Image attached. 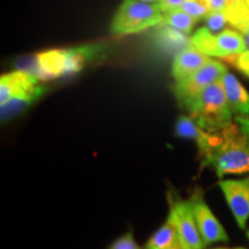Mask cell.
<instances>
[{
    "label": "cell",
    "instance_id": "cell-5",
    "mask_svg": "<svg viewBox=\"0 0 249 249\" xmlns=\"http://www.w3.org/2000/svg\"><path fill=\"white\" fill-rule=\"evenodd\" d=\"M192 44L209 57L229 58L248 49L245 36L236 29H225L214 34L202 27L192 36Z\"/></svg>",
    "mask_w": 249,
    "mask_h": 249
},
{
    "label": "cell",
    "instance_id": "cell-1",
    "mask_svg": "<svg viewBox=\"0 0 249 249\" xmlns=\"http://www.w3.org/2000/svg\"><path fill=\"white\" fill-rule=\"evenodd\" d=\"M197 148L203 166L211 167L219 178L249 172V118L233 117L223 128L208 132Z\"/></svg>",
    "mask_w": 249,
    "mask_h": 249
},
{
    "label": "cell",
    "instance_id": "cell-28",
    "mask_svg": "<svg viewBox=\"0 0 249 249\" xmlns=\"http://www.w3.org/2000/svg\"><path fill=\"white\" fill-rule=\"evenodd\" d=\"M185 248H186V249H189V248H187V247H185Z\"/></svg>",
    "mask_w": 249,
    "mask_h": 249
},
{
    "label": "cell",
    "instance_id": "cell-14",
    "mask_svg": "<svg viewBox=\"0 0 249 249\" xmlns=\"http://www.w3.org/2000/svg\"><path fill=\"white\" fill-rule=\"evenodd\" d=\"M158 29V40H160V45L167 51H181L188 45L192 44V38H188L187 34H183L181 31H178L173 28L165 23H160L157 26Z\"/></svg>",
    "mask_w": 249,
    "mask_h": 249
},
{
    "label": "cell",
    "instance_id": "cell-7",
    "mask_svg": "<svg viewBox=\"0 0 249 249\" xmlns=\"http://www.w3.org/2000/svg\"><path fill=\"white\" fill-rule=\"evenodd\" d=\"M169 216L176 225L177 232L183 246L189 249H203L205 247L196 223L191 198H177L170 205Z\"/></svg>",
    "mask_w": 249,
    "mask_h": 249
},
{
    "label": "cell",
    "instance_id": "cell-4",
    "mask_svg": "<svg viewBox=\"0 0 249 249\" xmlns=\"http://www.w3.org/2000/svg\"><path fill=\"white\" fill-rule=\"evenodd\" d=\"M164 12L160 4L142 0H124L111 23L114 35H129L163 23Z\"/></svg>",
    "mask_w": 249,
    "mask_h": 249
},
{
    "label": "cell",
    "instance_id": "cell-2",
    "mask_svg": "<svg viewBox=\"0 0 249 249\" xmlns=\"http://www.w3.org/2000/svg\"><path fill=\"white\" fill-rule=\"evenodd\" d=\"M101 45H85L73 49H53L40 52L21 70L29 71L39 81H49L79 73L89 62L102 55Z\"/></svg>",
    "mask_w": 249,
    "mask_h": 249
},
{
    "label": "cell",
    "instance_id": "cell-24",
    "mask_svg": "<svg viewBox=\"0 0 249 249\" xmlns=\"http://www.w3.org/2000/svg\"><path fill=\"white\" fill-rule=\"evenodd\" d=\"M142 1H147V2H154V4H158L160 0H142Z\"/></svg>",
    "mask_w": 249,
    "mask_h": 249
},
{
    "label": "cell",
    "instance_id": "cell-27",
    "mask_svg": "<svg viewBox=\"0 0 249 249\" xmlns=\"http://www.w3.org/2000/svg\"><path fill=\"white\" fill-rule=\"evenodd\" d=\"M248 238H249V231H248Z\"/></svg>",
    "mask_w": 249,
    "mask_h": 249
},
{
    "label": "cell",
    "instance_id": "cell-10",
    "mask_svg": "<svg viewBox=\"0 0 249 249\" xmlns=\"http://www.w3.org/2000/svg\"><path fill=\"white\" fill-rule=\"evenodd\" d=\"M219 187L236 224L244 230L249 219V177L240 180H222Z\"/></svg>",
    "mask_w": 249,
    "mask_h": 249
},
{
    "label": "cell",
    "instance_id": "cell-17",
    "mask_svg": "<svg viewBox=\"0 0 249 249\" xmlns=\"http://www.w3.org/2000/svg\"><path fill=\"white\" fill-rule=\"evenodd\" d=\"M180 8L186 13L191 14L197 21L204 20L211 12L208 0H185Z\"/></svg>",
    "mask_w": 249,
    "mask_h": 249
},
{
    "label": "cell",
    "instance_id": "cell-16",
    "mask_svg": "<svg viewBox=\"0 0 249 249\" xmlns=\"http://www.w3.org/2000/svg\"><path fill=\"white\" fill-rule=\"evenodd\" d=\"M196 22H197L196 18H193L191 14L186 13L181 8L173 9V11L164 13L163 23L167 24L173 29L181 31L183 34H187V35L192 33Z\"/></svg>",
    "mask_w": 249,
    "mask_h": 249
},
{
    "label": "cell",
    "instance_id": "cell-9",
    "mask_svg": "<svg viewBox=\"0 0 249 249\" xmlns=\"http://www.w3.org/2000/svg\"><path fill=\"white\" fill-rule=\"evenodd\" d=\"M195 219L200 230L202 240L204 245H211L214 242L229 241V235L219 220L217 219L210 207L205 203L203 195L200 189H196L191 197Z\"/></svg>",
    "mask_w": 249,
    "mask_h": 249
},
{
    "label": "cell",
    "instance_id": "cell-20",
    "mask_svg": "<svg viewBox=\"0 0 249 249\" xmlns=\"http://www.w3.org/2000/svg\"><path fill=\"white\" fill-rule=\"evenodd\" d=\"M107 249H142L134 239L133 233L128 232L121 235L110 245Z\"/></svg>",
    "mask_w": 249,
    "mask_h": 249
},
{
    "label": "cell",
    "instance_id": "cell-22",
    "mask_svg": "<svg viewBox=\"0 0 249 249\" xmlns=\"http://www.w3.org/2000/svg\"><path fill=\"white\" fill-rule=\"evenodd\" d=\"M211 12H224L227 11V1L226 0H208Z\"/></svg>",
    "mask_w": 249,
    "mask_h": 249
},
{
    "label": "cell",
    "instance_id": "cell-3",
    "mask_svg": "<svg viewBox=\"0 0 249 249\" xmlns=\"http://www.w3.org/2000/svg\"><path fill=\"white\" fill-rule=\"evenodd\" d=\"M196 124L207 132L223 128L233 120L222 80L205 88L182 107Z\"/></svg>",
    "mask_w": 249,
    "mask_h": 249
},
{
    "label": "cell",
    "instance_id": "cell-26",
    "mask_svg": "<svg viewBox=\"0 0 249 249\" xmlns=\"http://www.w3.org/2000/svg\"><path fill=\"white\" fill-rule=\"evenodd\" d=\"M214 249H245V248H214Z\"/></svg>",
    "mask_w": 249,
    "mask_h": 249
},
{
    "label": "cell",
    "instance_id": "cell-23",
    "mask_svg": "<svg viewBox=\"0 0 249 249\" xmlns=\"http://www.w3.org/2000/svg\"><path fill=\"white\" fill-rule=\"evenodd\" d=\"M169 249H186L185 246H183V244L181 242V240H180V238L177 240L176 244H174L172 247H170Z\"/></svg>",
    "mask_w": 249,
    "mask_h": 249
},
{
    "label": "cell",
    "instance_id": "cell-12",
    "mask_svg": "<svg viewBox=\"0 0 249 249\" xmlns=\"http://www.w3.org/2000/svg\"><path fill=\"white\" fill-rule=\"evenodd\" d=\"M222 83L231 111L235 116H244L249 118L248 90L241 85L240 81L229 71L223 76Z\"/></svg>",
    "mask_w": 249,
    "mask_h": 249
},
{
    "label": "cell",
    "instance_id": "cell-6",
    "mask_svg": "<svg viewBox=\"0 0 249 249\" xmlns=\"http://www.w3.org/2000/svg\"><path fill=\"white\" fill-rule=\"evenodd\" d=\"M226 73L227 68L223 62L210 59L193 75L180 82H176V85L172 87L174 96L178 99L179 104L183 107L187 102L201 93L205 88L222 80Z\"/></svg>",
    "mask_w": 249,
    "mask_h": 249
},
{
    "label": "cell",
    "instance_id": "cell-19",
    "mask_svg": "<svg viewBox=\"0 0 249 249\" xmlns=\"http://www.w3.org/2000/svg\"><path fill=\"white\" fill-rule=\"evenodd\" d=\"M225 60L229 61L239 71H241L242 74H245L246 76L249 77V49L239 54H234L232 57L225 58Z\"/></svg>",
    "mask_w": 249,
    "mask_h": 249
},
{
    "label": "cell",
    "instance_id": "cell-13",
    "mask_svg": "<svg viewBox=\"0 0 249 249\" xmlns=\"http://www.w3.org/2000/svg\"><path fill=\"white\" fill-rule=\"evenodd\" d=\"M179 239L176 225L171 217H167L166 222L152 234L143 249H169Z\"/></svg>",
    "mask_w": 249,
    "mask_h": 249
},
{
    "label": "cell",
    "instance_id": "cell-18",
    "mask_svg": "<svg viewBox=\"0 0 249 249\" xmlns=\"http://www.w3.org/2000/svg\"><path fill=\"white\" fill-rule=\"evenodd\" d=\"M208 29L213 33H217L219 30H224V28L229 23V18L224 12H210L204 18Z\"/></svg>",
    "mask_w": 249,
    "mask_h": 249
},
{
    "label": "cell",
    "instance_id": "cell-15",
    "mask_svg": "<svg viewBox=\"0 0 249 249\" xmlns=\"http://www.w3.org/2000/svg\"><path fill=\"white\" fill-rule=\"evenodd\" d=\"M177 136L183 139L194 140L196 144H200L207 136V130L202 129L191 116H181L176 123Z\"/></svg>",
    "mask_w": 249,
    "mask_h": 249
},
{
    "label": "cell",
    "instance_id": "cell-25",
    "mask_svg": "<svg viewBox=\"0 0 249 249\" xmlns=\"http://www.w3.org/2000/svg\"><path fill=\"white\" fill-rule=\"evenodd\" d=\"M245 1V4H246V6H247L248 7V9H249V0H244Z\"/></svg>",
    "mask_w": 249,
    "mask_h": 249
},
{
    "label": "cell",
    "instance_id": "cell-21",
    "mask_svg": "<svg viewBox=\"0 0 249 249\" xmlns=\"http://www.w3.org/2000/svg\"><path fill=\"white\" fill-rule=\"evenodd\" d=\"M183 2H185V0H160L158 4H160L161 11L166 13V12L180 8Z\"/></svg>",
    "mask_w": 249,
    "mask_h": 249
},
{
    "label": "cell",
    "instance_id": "cell-8",
    "mask_svg": "<svg viewBox=\"0 0 249 249\" xmlns=\"http://www.w3.org/2000/svg\"><path fill=\"white\" fill-rule=\"evenodd\" d=\"M45 88L39 80L29 71L18 70L0 77V104H5L14 97H30L38 99L44 95Z\"/></svg>",
    "mask_w": 249,
    "mask_h": 249
},
{
    "label": "cell",
    "instance_id": "cell-11",
    "mask_svg": "<svg viewBox=\"0 0 249 249\" xmlns=\"http://www.w3.org/2000/svg\"><path fill=\"white\" fill-rule=\"evenodd\" d=\"M210 60L197 48L191 44L176 54L172 64V76L176 82L186 80Z\"/></svg>",
    "mask_w": 249,
    "mask_h": 249
}]
</instances>
